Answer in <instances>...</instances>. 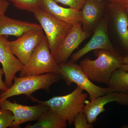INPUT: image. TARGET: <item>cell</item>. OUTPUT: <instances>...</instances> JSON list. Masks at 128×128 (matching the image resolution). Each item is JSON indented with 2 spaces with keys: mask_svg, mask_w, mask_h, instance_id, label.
<instances>
[{
  "mask_svg": "<svg viewBox=\"0 0 128 128\" xmlns=\"http://www.w3.org/2000/svg\"><path fill=\"white\" fill-rule=\"evenodd\" d=\"M98 1H102L104 0H97Z\"/></svg>",
  "mask_w": 128,
  "mask_h": 128,
  "instance_id": "28",
  "label": "cell"
},
{
  "mask_svg": "<svg viewBox=\"0 0 128 128\" xmlns=\"http://www.w3.org/2000/svg\"><path fill=\"white\" fill-rule=\"evenodd\" d=\"M77 86L71 93L60 96H56L48 100L41 101L30 96V99L34 102L48 106L62 118L66 120L70 125L74 124L76 115L84 110L88 97L87 93Z\"/></svg>",
  "mask_w": 128,
  "mask_h": 128,
  "instance_id": "2",
  "label": "cell"
},
{
  "mask_svg": "<svg viewBox=\"0 0 128 128\" xmlns=\"http://www.w3.org/2000/svg\"><path fill=\"white\" fill-rule=\"evenodd\" d=\"M0 107L9 110L14 115V121L12 128H18L22 124L38 119L44 113L50 110L48 106L41 104L34 106H26L11 102L8 99L0 102Z\"/></svg>",
  "mask_w": 128,
  "mask_h": 128,
  "instance_id": "9",
  "label": "cell"
},
{
  "mask_svg": "<svg viewBox=\"0 0 128 128\" xmlns=\"http://www.w3.org/2000/svg\"><path fill=\"white\" fill-rule=\"evenodd\" d=\"M6 36H0V63L5 76V82L7 87H10L16 74L20 72L24 65L12 52Z\"/></svg>",
  "mask_w": 128,
  "mask_h": 128,
  "instance_id": "12",
  "label": "cell"
},
{
  "mask_svg": "<svg viewBox=\"0 0 128 128\" xmlns=\"http://www.w3.org/2000/svg\"><path fill=\"white\" fill-rule=\"evenodd\" d=\"M75 128H92V124L88 122L87 118L83 111L80 112L76 115L74 124Z\"/></svg>",
  "mask_w": 128,
  "mask_h": 128,
  "instance_id": "21",
  "label": "cell"
},
{
  "mask_svg": "<svg viewBox=\"0 0 128 128\" xmlns=\"http://www.w3.org/2000/svg\"><path fill=\"white\" fill-rule=\"evenodd\" d=\"M59 74V67L53 58L46 36L32 54L28 64L20 72L19 76Z\"/></svg>",
  "mask_w": 128,
  "mask_h": 128,
  "instance_id": "5",
  "label": "cell"
},
{
  "mask_svg": "<svg viewBox=\"0 0 128 128\" xmlns=\"http://www.w3.org/2000/svg\"><path fill=\"white\" fill-rule=\"evenodd\" d=\"M33 124H28L26 128H65L67 122L52 110L43 114Z\"/></svg>",
  "mask_w": 128,
  "mask_h": 128,
  "instance_id": "17",
  "label": "cell"
},
{
  "mask_svg": "<svg viewBox=\"0 0 128 128\" xmlns=\"http://www.w3.org/2000/svg\"><path fill=\"white\" fill-rule=\"evenodd\" d=\"M123 64L118 69L128 72V56L123 58Z\"/></svg>",
  "mask_w": 128,
  "mask_h": 128,
  "instance_id": "26",
  "label": "cell"
},
{
  "mask_svg": "<svg viewBox=\"0 0 128 128\" xmlns=\"http://www.w3.org/2000/svg\"><path fill=\"white\" fill-rule=\"evenodd\" d=\"M106 4L105 0H86L80 10L82 30L89 32L93 31L103 17Z\"/></svg>",
  "mask_w": 128,
  "mask_h": 128,
  "instance_id": "13",
  "label": "cell"
},
{
  "mask_svg": "<svg viewBox=\"0 0 128 128\" xmlns=\"http://www.w3.org/2000/svg\"><path fill=\"white\" fill-rule=\"evenodd\" d=\"M42 28L39 24L13 19L5 15L0 17V36L18 38L31 30Z\"/></svg>",
  "mask_w": 128,
  "mask_h": 128,
  "instance_id": "15",
  "label": "cell"
},
{
  "mask_svg": "<svg viewBox=\"0 0 128 128\" xmlns=\"http://www.w3.org/2000/svg\"><path fill=\"white\" fill-rule=\"evenodd\" d=\"M44 36L42 28L31 30L18 38L16 40L9 41V48L15 56L24 65H25Z\"/></svg>",
  "mask_w": 128,
  "mask_h": 128,
  "instance_id": "7",
  "label": "cell"
},
{
  "mask_svg": "<svg viewBox=\"0 0 128 128\" xmlns=\"http://www.w3.org/2000/svg\"><path fill=\"white\" fill-rule=\"evenodd\" d=\"M57 3H60L70 7L80 10L86 0H54Z\"/></svg>",
  "mask_w": 128,
  "mask_h": 128,
  "instance_id": "22",
  "label": "cell"
},
{
  "mask_svg": "<svg viewBox=\"0 0 128 128\" xmlns=\"http://www.w3.org/2000/svg\"><path fill=\"white\" fill-rule=\"evenodd\" d=\"M109 18L107 15L103 16L93 30V34L83 48L72 55L70 60L76 62L92 50L104 49L114 51L115 49L110 41L108 33Z\"/></svg>",
  "mask_w": 128,
  "mask_h": 128,
  "instance_id": "8",
  "label": "cell"
},
{
  "mask_svg": "<svg viewBox=\"0 0 128 128\" xmlns=\"http://www.w3.org/2000/svg\"><path fill=\"white\" fill-rule=\"evenodd\" d=\"M59 74L68 86L75 83L86 91L90 101L113 91L111 88L100 87L93 83L82 70L80 65L71 60L58 64Z\"/></svg>",
  "mask_w": 128,
  "mask_h": 128,
  "instance_id": "4",
  "label": "cell"
},
{
  "mask_svg": "<svg viewBox=\"0 0 128 128\" xmlns=\"http://www.w3.org/2000/svg\"><path fill=\"white\" fill-rule=\"evenodd\" d=\"M9 6L8 0H0V17L5 15Z\"/></svg>",
  "mask_w": 128,
  "mask_h": 128,
  "instance_id": "23",
  "label": "cell"
},
{
  "mask_svg": "<svg viewBox=\"0 0 128 128\" xmlns=\"http://www.w3.org/2000/svg\"><path fill=\"white\" fill-rule=\"evenodd\" d=\"M115 29L123 46L128 51V15L127 8L108 3Z\"/></svg>",
  "mask_w": 128,
  "mask_h": 128,
  "instance_id": "16",
  "label": "cell"
},
{
  "mask_svg": "<svg viewBox=\"0 0 128 128\" xmlns=\"http://www.w3.org/2000/svg\"><path fill=\"white\" fill-rule=\"evenodd\" d=\"M41 8L70 25L81 22L80 10L71 7H62L54 0H42Z\"/></svg>",
  "mask_w": 128,
  "mask_h": 128,
  "instance_id": "14",
  "label": "cell"
},
{
  "mask_svg": "<svg viewBox=\"0 0 128 128\" xmlns=\"http://www.w3.org/2000/svg\"><path fill=\"white\" fill-rule=\"evenodd\" d=\"M108 3L128 7V0H106Z\"/></svg>",
  "mask_w": 128,
  "mask_h": 128,
  "instance_id": "24",
  "label": "cell"
},
{
  "mask_svg": "<svg viewBox=\"0 0 128 128\" xmlns=\"http://www.w3.org/2000/svg\"><path fill=\"white\" fill-rule=\"evenodd\" d=\"M59 74L49 73L39 76L16 77L14 82L4 92H0V102L13 96L25 95L30 96L38 90L44 89L48 92L50 86L59 81Z\"/></svg>",
  "mask_w": 128,
  "mask_h": 128,
  "instance_id": "3",
  "label": "cell"
},
{
  "mask_svg": "<svg viewBox=\"0 0 128 128\" xmlns=\"http://www.w3.org/2000/svg\"><path fill=\"white\" fill-rule=\"evenodd\" d=\"M127 12H128V7L127 8Z\"/></svg>",
  "mask_w": 128,
  "mask_h": 128,
  "instance_id": "29",
  "label": "cell"
},
{
  "mask_svg": "<svg viewBox=\"0 0 128 128\" xmlns=\"http://www.w3.org/2000/svg\"><path fill=\"white\" fill-rule=\"evenodd\" d=\"M95 60L86 58L80 62L82 70L92 82L108 86L114 72L123 64V58L116 50L104 49L94 50Z\"/></svg>",
  "mask_w": 128,
  "mask_h": 128,
  "instance_id": "1",
  "label": "cell"
},
{
  "mask_svg": "<svg viewBox=\"0 0 128 128\" xmlns=\"http://www.w3.org/2000/svg\"><path fill=\"white\" fill-rule=\"evenodd\" d=\"M14 121L12 113L0 107V128H12Z\"/></svg>",
  "mask_w": 128,
  "mask_h": 128,
  "instance_id": "20",
  "label": "cell"
},
{
  "mask_svg": "<svg viewBox=\"0 0 128 128\" xmlns=\"http://www.w3.org/2000/svg\"><path fill=\"white\" fill-rule=\"evenodd\" d=\"M112 102L120 105H128V93L110 92L86 104L83 111L88 122L93 124L97 121L99 114L106 111L105 105Z\"/></svg>",
  "mask_w": 128,
  "mask_h": 128,
  "instance_id": "11",
  "label": "cell"
},
{
  "mask_svg": "<svg viewBox=\"0 0 128 128\" xmlns=\"http://www.w3.org/2000/svg\"><path fill=\"white\" fill-rule=\"evenodd\" d=\"M82 26L81 22L73 25L53 54V58L57 64L66 62L76 49L89 36L90 32L84 31Z\"/></svg>",
  "mask_w": 128,
  "mask_h": 128,
  "instance_id": "10",
  "label": "cell"
},
{
  "mask_svg": "<svg viewBox=\"0 0 128 128\" xmlns=\"http://www.w3.org/2000/svg\"><path fill=\"white\" fill-rule=\"evenodd\" d=\"M4 74V71L2 69L0 68V91L2 92L5 91L8 88L5 82L2 80Z\"/></svg>",
  "mask_w": 128,
  "mask_h": 128,
  "instance_id": "25",
  "label": "cell"
},
{
  "mask_svg": "<svg viewBox=\"0 0 128 128\" xmlns=\"http://www.w3.org/2000/svg\"><path fill=\"white\" fill-rule=\"evenodd\" d=\"M108 86L113 91L128 93V72L116 70L110 77Z\"/></svg>",
  "mask_w": 128,
  "mask_h": 128,
  "instance_id": "18",
  "label": "cell"
},
{
  "mask_svg": "<svg viewBox=\"0 0 128 128\" xmlns=\"http://www.w3.org/2000/svg\"><path fill=\"white\" fill-rule=\"evenodd\" d=\"M33 13L46 34L50 52L52 54L70 31L73 25L58 19L41 8Z\"/></svg>",
  "mask_w": 128,
  "mask_h": 128,
  "instance_id": "6",
  "label": "cell"
},
{
  "mask_svg": "<svg viewBox=\"0 0 128 128\" xmlns=\"http://www.w3.org/2000/svg\"><path fill=\"white\" fill-rule=\"evenodd\" d=\"M122 128H128V125H124V126H123Z\"/></svg>",
  "mask_w": 128,
  "mask_h": 128,
  "instance_id": "27",
  "label": "cell"
},
{
  "mask_svg": "<svg viewBox=\"0 0 128 128\" xmlns=\"http://www.w3.org/2000/svg\"><path fill=\"white\" fill-rule=\"evenodd\" d=\"M19 10H26L34 13L41 8L42 0H8Z\"/></svg>",
  "mask_w": 128,
  "mask_h": 128,
  "instance_id": "19",
  "label": "cell"
}]
</instances>
